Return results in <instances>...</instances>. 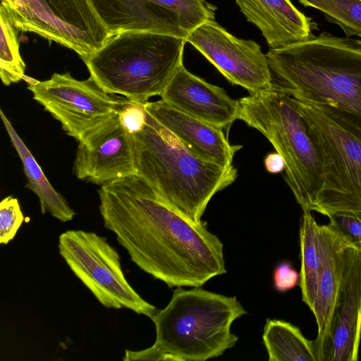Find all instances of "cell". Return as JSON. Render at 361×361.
I'll use <instances>...</instances> for the list:
<instances>
[{
  "mask_svg": "<svg viewBox=\"0 0 361 361\" xmlns=\"http://www.w3.org/2000/svg\"><path fill=\"white\" fill-rule=\"evenodd\" d=\"M247 312L236 297L200 287H177L168 305L152 318L156 340L149 348L125 350L124 361H204L222 355L238 340L233 322Z\"/></svg>",
  "mask_w": 361,
  "mask_h": 361,
  "instance_id": "obj_3",
  "label": "cell"
},
{
  "mask_svg": "<svg viewBox=\"0 0 361 361\" xmlns=\"http://www.w3.org/2000/svg\"><path fill=\"white\" fill-rule=\"evenodd\" d=\"M216 68L232 84L250 94L272 87V78L267 56L252 40L235 37L209 19L187 37Z\"/></svg>",
  "mask_w": 361,
  "mask_h": 361,
  "instance_id": "obj_12",
  "label": "cell"
},
{
  "mask_svg": "<svg viewBox=\"0 0 361 361\" xmlns=\"http://www.w3.org/2000/svg\"><path fill=\"white\" fill-rule=\"evenodd\" d=\"M18 30L75 51L85 61L109 37L92 0H1Z\"/></svg>",
  "mask_w": 361,
  "mask_h": 361,
  "instance_id": "obj_8",
  "label": "cell"
},
{
  "mask_svg": "<svg viewBox=\"0 0 361 361\" xmlns=\"http://www.w3.org/2000/svg\"><path fill=\"white\" fill-rule=\"evenodd\" d=\"M24 221L17 198L8 196L0 203V243L8 244L16 236Z\"/></svg>",
  "mask_w": 361,
  "mask_h": 361,
  "instance_id": "obj_25",
  "label": "cell"
},
{
  "mask_svg": "<svg viewBox=\"0 0 361 361\" xmlns=\"http://www.w3.org/2000/svg\"><path fill=\"white\" fill-rule=\"evenodd\" d=\"M300 246V286L302 300L312 311L323 264L321 225L317 224L312 214V211L310 210L303 211L301 218Z\"/></svg>",
  "mask_w": 361,
  "mask_h": 361,
  "instance_id": "obj_21",
  "label": "cell"
},
{
  "mask_svg": "<svg viewBox=\"0 0 361 361\" xmlns=\"http://www.w3.org/2000/svg\"><path fill=\"white\" fill-rule=\"evenodd\" d=\"M321 243L323 266L312 310L318 329L317 337L314 340L317 355L329 331L341 282L345 250L348 246L327 225L321 226Z\"/></svg>",
  "mask_w": 361,
  "mask_h": 361,
  "instance_id": "obj_18",
  "label": "cell"
},
{
  "mask_svg": "<svg viewBox=\"0 0 361 361\" xmlns=\"http://www.w3.org/2000/svg\"><path fill=\"white\" fill-rule=\"evenodd\" d=\"M0 76L4 85L18 82L25 78V64L20 54L18 29L6 9L0 6Z\"/></svg>",
  "mask_w": 361,
  "mask_h": 361,
  "instance_id": "obj_22",
  "label": "cell"
},
{
  "mask_svg": "<svg viewBox=\"0 0 361 361\" xmlns=\"http://www.w3.org/2000/svg\"><path fill=\"white\" fill-rule=\"evenodd\" d=\"M266 56L275 88L361 139V40L322 33Z\"/></svg>",
  "mask_w": 361,
  "mask_h": 361,
  "instance_id": "obj_2",
  "label": "cell"
},
{
  "mask_svg": "<svg viewBox=\"0 0 361 361\" xmlns=\"http://www.w3.org/2000/svg\"><path fill=\"white\" fill-rule=\"evenodd\" d=\"M322 11L329 22L338 25L346 37L361 38V0H298Z\"/></svg>",
  "mask_w": 361,
  "mask_h": 361,
  "instance_id": "obj_23",
  "label": "cell"
},
{
  "mask_svg": "<svg viewBox=\"0 0 361 361\" xmlns=\"http://www.w3.org/2000/svg\"><path fill=\"white\" fill-rule=\"evenodd\" d=\"M105 228L130 260L172 287H201L226 272L224 245L207 222L174 209L137 174L102 184L98 190Z\"/></svg>",
  "mask_w": 361,
  "mask_h": 361,
  "instance_id": "obj_1",
  "label": "cell"
},
{
  "mask_svg": "<svg viewBox=\"0 0 361 361\" xmlns=\"http://www.w3.org/2000/svg\"><path fill=\"white\" fill-rule=\"evenodd\" d=\"M186 41L142 31L110 36L85 63L90 77L106 92L146 102L160 96L183 64Z\"/></svg>",
  "mask_w": 361,
  "mask_h": 361,
  "instance_id": "obj_5",
  "label": "cell"
},
{
  "mask_svg": "<svg viewBox=\"0 0 361 361\" xmlns=\"http://www.w3.org/2000/svg\"><path fill=\"white\" fill-rule=\"evenodd\" d=\"M109 37L142 31L183 39L199 25L214 19L204 0H92Z\"/></svg>",
  "mask_w": 361,
  "mask_h": 361,
  "instance_id": "obj_11",
  "label": "cell"
},
{
  "mask_svg": "<svg viewBox=\"0 0 361 361\" xmlns=\"http://www.w3.org/2000/svg\"><path fill=\"white\" fill-rule=\"evenodd\" d=\"M300 275L292 265L286 262L279 264L273 272L274 288L281 293L291 290L298 283Z\"/></svg>",
  "mask_w": 361,
  "mask_h": 361,
  "instance_id": "obj_27",
  "label": "cell"
},
{
  "mask_svg": "<svg viewBox=\"0 0 361 361\" xmlns=\"http://www.w3.org/2000/svg\"><path fill=\"white\" fill-rule=\"evenodd\" d=\"M1 120L23 166L27 183V187L39 198L40 210L44 214L49 212L62 222L71 221L75 213L64 197L51 185L40 166L20 137L2 109Z\"/></svg>",
  "mask_w": 361,
  "mask_h": 361,
  "instance_id": "obj_19",
  "label": "cell"
},
{
  "mask_svg": "<svg viewBox=\"0 0 361 361\" xmlns=\"http://www.w3.org/2000/svg\"><path fill=\"white\" fill-rule=\"evenodd\" d=\"M329 228L348 246L361 252V212L338 211L326 215Z\"/></svg>",
  "mask_w": 361,
  "mask_h": 361,
  "instance_id": "obj_24",
  "label": "cell"
},
{
  "mask_svg": "<svg viewBox=\"0 0 361 361\" xmlns=\"http://www.w3.org/2000/svg\"><path fill=\"white\" fill-rule=\"evenodd\" d=\"M73 173L78 179L101 185L137 174L133 138L121 127L118 115L78 142Z\"/></svg>",
  "mask_w": 361,
  "mask_h": 361,
  "instance_id": "obj_14",
  "label": "cell"
},
{
  "mask_svg": "<svg viewBox=\"0 0 361 361\" xmlns=\"http://www.w3.org/2000/svg\"><path fill=\"white\" fill-rule=\"evenodd\" d=\"M178 110L221 129L238 119V100L181 65L159 96Z\"/></svg>",
  "mask_w": 361,
  "mask_h": 361,
  "instance_id": "obj_15",
  "label": "cell"
},
{
  "mask_svg": "<svg viewBox=\"0 0 361 361\" xmlns=\"http://www.w3.org/2000/svg\"><path fill=\"white\" fill-rule=\"evenodd\" d=\"M266 170L271 173H281L285 170V162L277 152L269 153L264 158Z\"/></svg>",
  "mask_w": 361,
  "mask_h": 361,
  "instance_id": "obj_28",
  "label": "cell"
},
{
  "mask_svg": "<svg viewBox=\"0 0 361 361\" xmlns=\"http://www.w3.org/2000/svg\"><path fill=\"white\" fill-rule=\"evenodd\" d=\"M361 337V252L347 246L340 288L319 361H356Z\"/></svg>",
  "mask_w": 361,
  "mask_h": 361,
  "instance_id": "obj_13",
  "label": "cell"
},
{
  "mask_svg": "<svg viewBox=\"0 0 361 361\" xmlns=\"http://www.w3.org/2000/svg\"><path fill=\"white\" fill-rule=\"evenodd\" d=\"M145 103L125 98L118 109L120 125L132 136L141 131L145 125L147 112Z\"/></svg>",
  "mask_w": 361,
  "mask_h": 361,
  "instance_id": "obj_26",
  "label": "cell"
},
{
  "mask_svg": "<svg viewBox=\"0 0 361 361\" xmlns=\"http://www.w3.org/2000/svg\"><path fill=\"white\" fill-rule=\"evenodd\" d=\"M59 250L73 274L105 307L127 308L151 319L158 311L130 285L119 254L104 237L68 230L59 238Z\"/></svg>",
  "mask_w": 361,
  "mask_h": 361,
  "instance_id": "obj_9",
  "label": "cell"
},
{
  "mask_svg": "<svg viewBox=\"0 0 361 361\" xmlns=\"http://www.w3.org/2000/svg\"><path fill=\"white\" fill-rule=\"evenodd\" d=\"M27 82L33 99L78 142H85L116 117L124 100L106 92L92 78L79 80L68 72L55 73L47 80Z\"/></svg>",
  "mask_w": 361,
  "mask_h": 361,
  "instance_id": "obj_10",
  "label": "cell"
},
{
  "mask_svg": "<svg viewBox=\"0 0 361 361\" xmlns=\"http://www.w3.org/2000/svg\"><path fill=\"white\" fill-rule=\"evenodd\" d=\"M133 138L137 174L197 224L213 196L238 176L233 165L224 167L190 152L148 112L144 128Z\"/></svg>",
  "mask_w": 361,
  "mask_h": 361,
  "instance_id": "obj_4",
  "label": "cell"
},
{
  "mask_svg": "<svg viewBox=\"0 0 361 361\" xmlns=\"http://www.w3.org/2000/svg\"><path fill=\"white\" fill-rule=\"evenodd\" d=\"M238 102V119L259 131L280 154L284 180L302 211H312L322 187V162L293 98L272 85Z\"/></svg>",
  "mask_w": 361,
  "mask_h": 361,
  "instance_id": "obj_6",
  "label": "cell"
},
{
  "mask_svg": "<svg viewBox=\"0 0 361 361\" xmlns=\"http://www.w3.org/2000/svg\"><path fill=\"white\" fill-rule=\"evenodd\" d=\"M247 20L255 25L270 49L310 39L317 25L290 0H235Z\"/></svg>",
  "mask_w": 361,
  "mask_h": 361,
  "instance_id": "obj_17",
  "label": "cell"
},
{
  "mask_svg": "<svg viewBox=\"0 0 361 361\" xmlns=\"http://www.w3.org/2000/svg\"><path fill=\"white\" fill-rule=\"evenodd\" d=\"M318 149L323 183L312 211L361 212V139L312 105L295 99Z\"/></svg>",
  "mask_w": 361,
  "mask_h": 361,
  "instance_id": "obj_7",
  "label": "cell"
},
{
  "mask_svg": "<svg viewBox=\"0 0 361 361\" xmlns=\"http://www.w3.org/2000/svg\"><path fill=\"white\" fill-rule=\"evenodd\" d=\"M146 111L188 149L200 158L224 167L233 165L242 147L232 145L223 129L191 116L160 99L146 102Z\"/></svg>",
  "mask_w": 361,
  "mask_h": 361,
  "instance_id": "obj_16",
  "label": "cell"
},
{
  "mask_svg": "<svg viewBox=\"0 0 361 361\" xmlns=\"http://www.w3.org/2000/svg\"><path fill=\"white\" fill-rule=\"evenodd\" d=\"M262 340L269 361H319L314 340L306 338L289 322L267 319Z\"/></svg>",
  "mask_w": 361,
  "mask_h": 361,
  "instance_id": "obj_20",
  "label": "cell"
}]
</instances>
